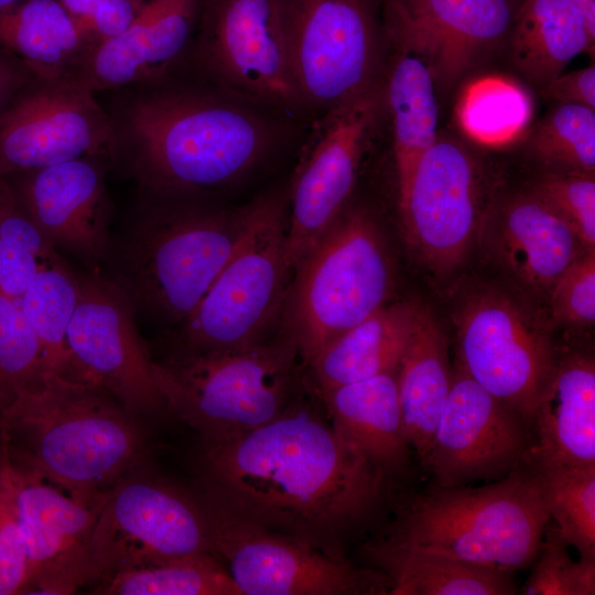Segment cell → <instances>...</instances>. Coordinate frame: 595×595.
Here are the masks:
<instances>
[{"label": "cell", "mask_w": 595, "mask_h": 595, "mask_svg": "<svg viewBox=\"0 0 595 595\" xmlns=\"http://www.w3.org/2000/svg\"><path fill=\"white\" fill-rule=\"evenodd\" d=\"M28 577V561L20 528L11 470L0 461V595L21 594Z\"/></svg>", "instance_id": "41"}, {"label": "cell", "mask_w": 595, "mask_h": 595, "mask_svg": "<svg viewBox=\"0 0 595 595\" xmlns=\"http://www.w3.org/2000/svg\"><path fill=\"white\" fill-rule=\"evenodd\" d=\"M452 380L445 333L432 311L419 303L397 383L404 433L420 459L429 448Z\"/></svg>", "instance_id": "28"}, {"label": "cell", "mask_w": 595, "mask_h": 595, "mask_svg": "<svg viewBox=\"0 0 595 595\" xmlns=\"http://www.w3.org/2000/svg\"><path fill=\"white\" fill-rule=\"evenodd\" d=\"M33 78L18 57L0 47V113Z\"/></svg>", "instance_id": "45"}, {"label": "cell", "mask_w": 595, "mask_h": 595, "mask_svg": "<svg viewBox=\"0 0 595 595\" xmlns=\"http://www.w3.org/2000/svg\"><path fill=\"white\" fill-rule=\"evenodd\" d=\"M497 198L494 174L476 143L439 132L399 199L410 249L435 273L455 270L483 234Z\"/></svg>", "instance_id": "10"}, {"label": "cell", "mask_w": 595, "mask_h": 595, "mask_svg": "<svg viewBox=\"0 0 595 595\" xmlns=\"http://www.w3.org/2000/svg\"><path fill=\"white\" fill-rule=\"evenodd\" d=\"M203 0H143L131 24L105 40L65 80L93 93L177 76L186 66Z\"/></svg>", "instance_id": "21"}, {"label": "cell", "mask_w": 595, "mask_h": 595, "mask_svg": "<svg viewBox=\"0 0 595 595\" xmlns=\"http://www.w3.org/2000/svg\"><path fill=\"white\" fill-rule=\"evenodd\" d=\"M386 118L383 78L316 118L289 191L285 250L292 272L349 204L363 159Z\"/></svg>", "instance_id": "14"}, {"label": "cell", "mask_w": 595, "mask_h": 595, "mask_svg": "<svg viewBox=\"0 0 595 595\" xmlns=\"http://www.w3.org/2000/svg\"><path fill=\"white\" fill-rule=\"evenodd\" d=\"M2 458V451H1V444H0V461Z\"/></svg>", "instance_id": "49"}, {"label": "cell", "mask_w": 595, "mask_h": 595, "mask_svg": "<svg viewBox=\"0 0 595 595\" xmlns=\"http://www.w3.org/2000/svg\"><path fill=\"white\" fill-rule=\"evenodd\" d=\"M9 468L28 561L21 594L67 595L97 583L91 539L107 494L82 500L35 475Z\"/></svg>", "instance_id": "20"}, {"label": "cell", "mask_w": 595, "mask_h": 595, "mask_svg": "<svg viewBox=\"0 0 595 595\" xmlns=\"http://www.w3.org/2000/svg\"><path fill=\"white\" fill-rule=\"evenodd\" d=\"M381 0H278L291 77L306 115L354 98L383 76Z\"/></svg>", "instance_id": "9"}, {"label": "cell", "mask_w": 595, "mask_h": 595, "mask_svg": "<svg viewBox=\"0 0 595 595\" xmlns=\"http://www.w3.org/2000/svg\"><path fill=\"white\" fill-rule=\"evenodd\" d=\"M143 0H101L84 28L96 45L123 32L134 20Z\"/></svg>", "instance_id": "43"}, {"label": "cell", "mask_w": 595, "mask_h": 595, "mask_svg": "<svg viewBox=\"0 0 595 595\" xmlns=\"http://www.w3.org/2000/svg\"><path fill=\"white\" fill-rule=\"evenodd\" d=\"M455 113L466 139L477 145L498 147L528 130L532 100L526 87L511 78L483 76L465 87Z\"/></svg>", "instance_id": "33"}, {"label": "cell", "mask_w": 595, "mask_h": 595, "mask_svg": "<svg viewBox=\"0 0 595 595\" xmlns=\"http://www.w3.org/2000/svg\"><path fill=\"white\" fill-rule=\"evenodd\" d=\"M105 163L85 158L3 178L55 249L96 262L109 247L111 205Z\"/></svg>", "instance_id": "22"}, {"label": "cell", "mask_w": 595, "mask_h": 595, "mask_svg": "<svg viewBox=\"0 0 595 595\" xmlns=\"http://www.w3.org/2000/svg\"><path fill=\"white\" fill-rule=\"evenodd\" d=\"M549 521L537 478L522 463L485 486H435L414 495L381 539L515 572L534 562Z\"/></svg>", "instance_id": "5"}, {"label": "cell", "mask_w": 595, "mask_h": 595, "mask_svg": "<svg viewBox=\"0 0 595 595\" xmlns=\"http://www.w3.org/2000/svg\"><path fill=\"white\" fill-rule=\"evenodd\" d=\"M522 145L543 173H595V110L558 104L528 128Z\"/></svg>", "instance_id": "35"}, {"label": "cell", "mask_w": 595, "mask_h": 595, "mask_svg": "<svg viewBox=\"0 0 595 595\" xmlns=\"http://www.w3.org/2000/svg\"><path fill=\"white\" fill-rule=\"evenodd\" d=\"M58 1L84 26L101 0H58Z\"/></svg>", "instance_id": "46"}, {"label": "cell", "mask_w": 595, "mask_h": 595, "mask_svg": "<svg viewBox=\"0 0 595 595\" xmlns=\"http://www.w3.org/2000/svg\"><path fill=\"white\" fill-rule=\"evenodd\" d=\"M199 500L213 554L242 595L389 594L388 577L372 567L238 518L203 495Z\"/></svg>", "instance_id": "13"}, {"label": "cell", "mask_w": 595, "mask_h": 595, "mask_svg": "<svg viewBox=\"0 0 595 595\" xmlns=\"http://www.w3.org/2000/svg\"><path fill=\"white\" fill-rule=\"evenodd\" d=\"M527 466L537 478L550 520L562 540L581 558H595V464Z\"/></svg>", "instance_id": "36"}, {"label": "cell", "mask_w": 595, "mask_h": 595, "mask_svg": "<svg viewBox=\"0 0 595 595\" xmlns=\"http://www.w3.org/2000/svg\"><path fill=\"white\" fill-rule=\"evenodd\" d=\"M418 306L410 301L385 304L329 343L310 365L320 393L396 371Z\"/></svg>", "instance_id": "29"}, {"label": "cell", "mask_w": 595, "mask_h": 595, "mask_svg": "<svg viewBox=\"0 0 595 595\" xmlns=\"http://www.w3.org/2000/svg\"><path fill=\"white\" fill-rule=\"evenodd\" d=\"M203 443L205 498L332 553L382 498L387 476L306 407L289 405L262 426Z\"/></svg>", "instance_id": "1"}, {"label": "cell", "mask_w": 595, "mask_h": 595, "mask_svg": "<svg viewBox=\"0 0 595 595\" xmlns=\"http://www.w3.org/2000/svg\"><path fill=\"white\" fill-rule=\"evenodd\" d=\"M110 118L116 161L152 195H209L234 185L289 128L282 116L178 76L132 87Z\"/></svg>", "instance_id": "2"}, {"label": "cell", "mask_w": 595, "mask_h": 595, "mask_svg": "<svg viewBox=\"0 0 595 595\" xmlns=\"http://www.w3.org/2000/svg\"><path fill=\"white\" fill-rule=\"evenodd\" d=\"M91 552L98 582L130 570L213 554L199 498L149 473L145 464L107 493Z\"/></svg>", "instance_id": "12"}, {"label": "cell", "mask_w": 595, "mask_h": 595, "mask_svg": "<svg viewBox=\"0 0 595 595\" xmlns=\"http://www.w3.org/2000/svg\"><path fill=\"white\" fill-rule=\"evenodd\" d=\"M595 40L570 0H523L505 48L513 69L543 93L578 54L594 56Z\"/></svg>", "instance_id": "26"}, {"label": "cell", "mask_w": 595, "mask_h": 595, "mask_svg": "<svg viewBox=\"0 0 595 595\" xmlns=\"http://www.w3.org/2000/svg\"><path fill=\"white\" fill-rule=\"evenodd\" d=\"M94 94L33 78L0 113V177L85 158L116 162L113 125Z\"/></svg>", "instance_id": "17"}, {"label": "cell", "mask_w": 595, "mask_h": 595, "mask_svg": "<svg viewBox=\"0 0 595 595\" xmlns=\"http://www.w3.org/2000/svg\"><path fill=\"white\" fill-rule=\"evenodd\" d=\"M48 372L42 347L18 302L0 294V414Z\"/></svg>", "instance_id": "38"}, {"label": "cell", "mask_w": 595, "mask_h": 595, "mask_svg": "<svg viewBox=\"0 0 595 595\" xmlns=\"http://www.w3.org/2000/svg\"><path fill=\"white\" fill-rule=\"evenodd\" d=\"M456 366L529 425L556 359L549 335L511 299L470 296L458 313Z\"/></svg>", "instance_id": "15"}, {"label": "cell", "mask_w": 595, "mask_h": 595, "mask_svg": "<svg viewBox=\"0 0 595 595\" xmlns=\"http://www.w3.org/2000/svg\"><path fill=\"white\" fill-rule=\"evenodd\" d=\"M523 0H381L388 52L424 63L447 93L506 47Z\"/></svg>", "instance_id": "16"}, {"label": "cell", "mask_w": 595, "mask_h": 595, "mask_svg": "<svg viewBox=\"0 0 595 595\" xmlns=\"http://www.w3.org/2000/svg\"><path fill=\"white\" fill-rule=\"evenodd\" d=\"M186 66L197 80L286 119L305 116L278 0H203Z\"/></svg>", "instance_id": "11"}, {"label": "cell", "mask_w": 595, "mask_h": 595, "mask_svg": "<svg viewBox=\"0 0 595 595\" xmlns=\"http://www.w3.org/2000/svg\"><path fill=\"white\" fill-rule=\"evenodd\" d=\"M523 463L533 467L595 464V363L591 355L556 356L534 409Z\"/></svg>", "instance_id": "24"}, {"label": "cell", "mask_w": 595, "mask_h": 595, "mask_svg": "<svg viewBox=\"0 0 595 595\" xmlns=\"http://www.w3.org/2000/svg\"><path fill=\"white\" fill-rule=\"evenodd\" d=\"M336 433L386 476L402 472L407 440L397 370L321 392Z\"/></svg>", "instance_id": "25"}, {"label": "cell", "mask_w": 595, "mask_h": 595, "mask_svg": "<svg viewBox=\"0 0 595 595\" xmlns=\"http://www.w3.org/2000/svg\"><path fill=\"white\" fill-rule=\"evenodd\" d=\"M583 14L589 35L595 40V0H570Z\"/></svg>", "instance_id": "47"}, {"label": "cell", "mask_w": 595, "mask_h": 595, "mask_svg": "<svg viewBox=\"0 0 595 595\" xmlns=\"http://www.w3.org/2000/svg\"><path fill=\"white\" fill-rule=\"evenodd\" d=\"M382 78L400 199L440 132L437 91L424 63L409 54L388 52Z\"/></svg>", "instance_id": "31"}, {"label": "cell", "mask_w": 595, "mask_h": 595, "mask_svg": "<svg viewBox=\"0 0 595 595\" xmlns=\"http://www.w3.org/2000/svg\"><path fill=\"white\" fill-rule=\"evenodd\" d=\"M252 207H223L207 195L142 193L115 280L136 313L170 325L186 320L239 248Z\"/></svg>", "instance_id": "4"}, {"label": "cell", "mask_w": 595, "mask_h": 595, "mask_svg": "<svg viewBox=\"0 0 595 595\" xmlns=\"http://www.w3.org/2000/svg\"><path fill=\"white\" fill-rule=\"evenodd\" d=\"M61 258L0 177V294L19 302L37 270Z\"/></svg>", "instance_id": "37"}, {"label": "cell", "mask_w": 595, "mask_h": 595, "mask_svg": "<svg viewBox=\"0 0 595 595\" xmlns=\"http://www.w3.org/2000/svg\"><path fill=\"white\" fill-rule=\"evenodd\" d=\"M392 266L374 215L350 205L305 253L281 310L283 334L310 366L335 338L387 304Z\"/></svg>", "instance_id": "6"}, {"label": "cell", "mask_w": 595, "mask_h": 595, "mask_svg": "<svg viewBox=\"0 0 595 595\" xmlns=\"http://www.w3.org/2000/svg\"><path fill=\"white\" fill-rule=\"evenodd\" d=\"M530 443L528 423L456 366L421 461L436 486L495 482L523 463Z\"/></svg>", "instance_id": "19"}, {"label": "cell", "mask_w": 595, "mask_h": 595, "mask_svg": "<svg viewBox=\"0 0 595 595\" xmlns=\"http://www.w3.org/2000/svg\"><path fill=\"white\" fill-rule=\"evenodd\" d=\"M542 95L558 104L576 105L595 110L594 65L562 73Z\"/></svg>", "instance_id": "44"}, {"label": "cell", "mask_w": 595, "mask_h": 595, "mask_svg": "<svg viewBox=\"0 0 595 595\" xmlns=\"http://www.w3.org/2000/svg\"><path fill=\"white\" fill-rule=\"evenodd\" d=\"M79 295V278L62 258L43 264L19 300L37 337L48 371L75 380L66 332Z\"/></svg>", "instance_id": "32"}, {"label": "cell", "mask_w": 595, "mask_h": 595, "mask_svg": "<svg viewBox=\"0 0 595 595\" xmlns=\"http://www.w3.org/2000/svg\"><path fill=\"white\" fill-rule=\"evenodd\" d=\"M21 0H0V11H3Z\"/></svg>", "instance_id": "48"}, {"label": "cell", "mask_w": 595, "mask_h": 595, "mask_svg": "<svg viewBox=\"0 0 595 595\" xmlns=\"http://www.w3.org/2000/svg\"><path fill=\"white\" fill-rule=\"evenodd\" d=\"M252 205L250 225L239 248L197 307L177 325L171 354L259 343L281 314L292 274L285 250V199L279 193H269L255 198Z\"/></svg>", "instance_id": "8"}, {"label": "cell", "mask_w": 595, "mask_h": 595, "mask_svg": "<svg viewBox=\"0 0 595 595\" xmlns=\"http://www.w3.org/2000/svg\"><path fill=\"white\" fill-rule=\"evenodd\" d=\"M2 457L75 498H102L145 463L140 418L98 385L48 371L0 414Z\"/></svg>", "instance_id": "3"}, {"label": "cell", "mask_w": 595, "mask_h": 595, "mask_svg": "<svg viewBox=\"0 0 595 595\" xmlns=\"http://www.w3.org/2000/svg\"><path fill=\"white\" fill-rule=\"evenodd\" d=\"M531 575L520 588L522 595H594L595 558L573 561L567 544L550 520Z\"/></svg>", "instance_id": "39"}, {"label": "cell", "mask_w": 595, "mask_h": 595, "mask_svg": "<svg viewBox=\"0 0 595 595\" xmlns=\"http://www.w3.org/2000/svg\"><path fill=\"white\" fill-rule=\"evenodd\" d=\"M101 595H242L212 553L126 571L97 583Z\"/></svg>", "instance_id": "34"}, {"label": "cell", "mask_w": 595, "mask_h": 595, "mask_svg": "<svg viewBox=\"0 0 595 595\" xmlns=\"http://www.w3.org/2000/svg\"><path fill=\"white\" fill-rule=\"evenodd\" d=\"M370 567L390 582V595H511L512 572L473 564L446 554L401 547L381 538L367 543Z\"/></svg>", "instance_id": "30"}, {"label": "cell", "mask_w": 595, "mask_h": 595, "mask_svg": "<svg viewBox=\"0 0 595 595\" xmlns=\"http://www.w3.org/2000/svg\"><path fill=\"white\" fill-rule=\"evenodd\" d=\"M554 318L571 325L595 321V249L585 250L550 289Z\"/></svg>", "instance_id": "42"}, {"label": "cell", "mask_w": 595, "mask_h": 595, "mask_svg": "<svg viewBox=\"0 0 595 595\" xmlns=\"http://www.w3.org/2000/svg\"><path fill=\"white\" fill-rule=\"evenodd\" d=\"M529 190L595 249V173H542Z\"/></svg>", "instance_id": "40"}, {"label": "cell", "mask_w": 595, "mask_h": 595, "mask_svg": "<svg viewBox=\"0 0 595 595\" xmlns=\"http://www.w3.org/2000/svg\"><path fill=\"white\" fill-rule=\"evenodd\" d=\"M298 349L284 334L220 350L171 354L152 363L165 408L203 442L238 436L289 408Z\"/></svg>", "instance_id": "7"}, {"label": "cell", "mask_w": 595, "mask_h": 595, "mask_svg": "<svg viewBox=\"0 0 595 595\" xmlns=\"http://www.w3.org/2000/svg\"><path fill=\"white\" fill-rule=\"evenodd\" d=\"M136 314L128 294L115 280L99 274L80 277L66 344L75 380L102 387L140 419L152 418L165 404Z\"/></svg>", "instance_id": "18"}, {"label": "cell", "mask_w": 595, "mask_h": 595, "mask_svg": "<svg viewBox=\"0 0 595 595\" xmlns=\"http://www.w3.org/2000/svg\"><path fill=\"white\" fill-rule=\"evenodd\" d=\"M485 230L502 267L538 291H550L586 250L569 225L530 190L498 197Z\"/></svg>", "instance_id": "23"}, {"label": "cell", "mask_w": 595, "mask_h": 595, "mask_svg": "<svg viewBox=\"0 0 595 595\" xmlns=\"http://www.w3.org/2000/svg\"><path fill=\"white\" fill-rule=\"evenodd\" d=\"M96 45L58 0H21L0 11V47L34 78L65 82Z\"/></svg>", "instance_id": "27"}]
</instances>
